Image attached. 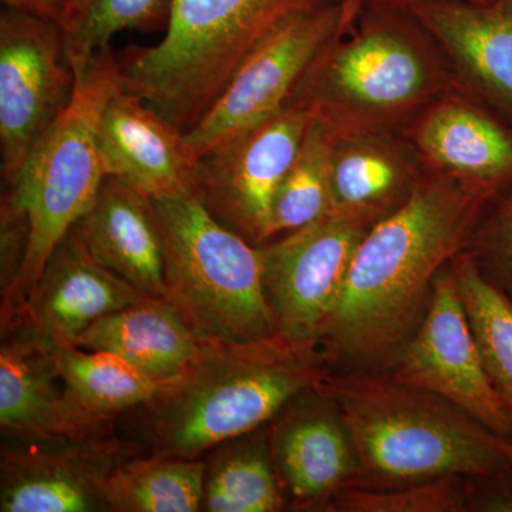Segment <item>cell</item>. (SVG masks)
<instances>
[{
    "label": "cell",
    "mask_w": 512,
    "mask_h": 512,
    "mask_svg": "<svg viewBox=\"0 0 512 512\" xmlns=\"http://www.w3.org/2000/svg\"><path fill=\"white\" fill-rule=\"evenodd\" d=\"M140 454L111 436L69 441L8 440L0 463V511H107L104 487L114 468Z\"/></svg>",
    "instance_id": "obj_13"
},
{
    "label": "cell",
    "mask_w": 512,
    "mask_h": 512,
    "mask_svg": "<svg viewBox=\"0 0 512 512\" xmlns=\"http://www.w3.org/2000/svg\"><path fill=\"white\" fill-rule=\"evenodd\" d=\"M99 148L107 177L153 201L198 197L201 158L187 133L120 84L101 113Z\"/></svg>",
    "instance_id": "obj_16"
},
{
    "label": "cell",
    "mask_w": 512,
    "mask_h": 512,
    "mask_svg": "<svg viewBox=\"0 0 512 512\" xmlns=\"http://www.w3.org/2000/svg\"><path fill=\"white\" fill-rule=\"evenodd\" d=\"M60 376L87 412L113 420L153 400L161 384L109 350H86L72 342L56 343Z\"/></svg>",
    "instance_id": "obj_25"
},
{
    "label": "cell",
    "mask_w": 512,
    "mask_h": 512,
    "mask_svg": "<svg viewBox=\"0 0 512 512\" xmlns=\"http://www.w3.org/2000/svg\"><path fill=\"white\" fill-rule=\"evenodd\" d=\"M76 74L59 23L13 9L0 13V171L18 181L37 141L72 101Z\"/></svg>",
    "instance_id": "obj_9"
},
{
    "label": "cell",
    "mask_w": 512,
    "mask_h": 512,
    "mask_svg": "<svg viewBox=\"0 0 512 512\" xmlns=\"http://www.w3.org/2000/svg\"><path fill=\"white\" fill-rule=\"evenodd\" d=\"M0 430L8 440H86L111 436L113 420L74 399L57 370L56 343L15 322L2 325Z\"/></svg>",
    "instance_id": "obj_14"
},
{
    "label": "cell",
    "mask_w": 512,
    "mask_h": 512,
    "mask_svg": "<svg viewBox=\"0 0 512 512\" xmlns=\"http://www.w3.org/2000/svg\"><path fill=\"white\" fill-rule=\"evenodd\" d=\"M120 84L119 59L107 47L77 77L69 106L37 141L15 185L6 188L28 214L30 238L18 279L2 296V320L22 313L53 249L92 207L107 177L97 140L100 117Z\"/></svg>",
    "instance_id": "obj_6"
},
{
    "label": "cell",
    "mask_w": 512,
    "mask_h": 512,
    "mask_svg": "<svg viewBox=\"0 0 512 512\" xmlns=\"http://www.w3.org/2000/svg\"><path fill=\"white\" fill-rule=\"evenodd\" d=\"M342 0H174L161 42L117 57L121 84L190 131L242 60L282 22Z\"/></svg>",
    "instance_id": "obj_5"
},
{
    "label": "cell",
    "mask_w": 512,
    "mask_h": 512,
    "mask_svg": "<svg viewBox=\"0 0 512 512\" xmlns=\"http://www.w3.org/2000/svg\"><path fill=\"white\" fill-rule=\"evenodd\" d=\"M143 298L93 258L74 225L47 259L25 309L2 325L20 322L50 342L73 343L97 320Z\"/></svg>",
    "instance_id": "obj_18"
},
{
    "label": "cell",
    "mask_w": 512,
    "mask_h": 512,
    "mask_svg": "<svg viewBox=\"0 0 512 512\" xmlns=\"http://www.w3.org/2000/svg\"><path fill=\"white\" fill-rule=\"evenodd\" d=\"M69 2H70V3H72V2H73V0H69Z\"/></svg>",
    "instance_id": "obj_36"
},
{
    "label": "cell",
    "mask_w": 512,
    "mask_h": 512,
    "mask_svg": "<svg viewBox=\"0 0 512 512\" xmlns=\"http://www.w3.org/2000/svg\"><path fill=\"white\" fill-rule=\"evenodd\" d=\"M467 511L512 512V467L467 477Z\"/></svg>",
    "instance_id": "obj_32"
},
{
    "label": "cell",
    "mask_w": 512,
    "mask_h": 512,
    "mask_svg": "<svg viewBox=\"0 0 512 512\" xmlns=\"http://www.w3.org/2000/svg\"><path fill=\"white\" fill-rule=\"evenodd\" d=\"M333 146L335 137L312 119L298 156L275 192L265 242L329 214Z\"/></svg>",
    "instance_id": "obj_27"
},
{
    "label": "cell",
    "mask_w": 512,
    "mask_h": 512,
    "mask_svg": "<svg viewBox=\"0 0 512 512\" xmlns=\"http://www.w3.org/2000/svg\"><path fill=\"white\" fill-rule=\"evenodd\" d=\"M30 224L28 214L8 191L2 194L0 210V285L2 296L15 285L26 252H28Z\"/></svg>",
    "instance_id": "obj_31"
},
{
    "label": "cell",
    "mask_w": 512,
    "mask_h": 512,
    "mask_svg": "<svg viewBox=\"0 0 512 512\" xmlns=\"http://www.w3.org/2000/svg\"><path fill=\"white\" fill-rule=\"evenodd\" d=\"M205 468L202 458H128L114 468L104 487L107 511H201Z\"/></svg>",
    "instance_id": "obj_24"
},
{
    "label": "cell",
    "mask_w": 512,
    "mask_h": 512,
    "mask_svg": "<svg viewBox=\"0 0 512 512\" xmlns=\"http://www.w3.org/2000/svg\"><path fill=\"white\" fill-rule=\"evenodd\" d=\"M433 2H446V0H359V10L360 16L365 15V13L380 12L409 13L410 10L417 8V6L427 5V3ZM456 2L484 5V3L491 2V0H456Z\"/></svg>",
    "instance_id": "obj_34"
},
{
    "label": "cell",
    "mask_w": 512,
    "mask_h": 512,
    "mask_svg": "<svg viewBox=\"0 0 512 512\" xmlns=\"http://www.w3.org/2000/svg\"><path fill=\"white\" fill-rule=\"evenodd\" d=\"M328 373L318 346L279 333L252 342H200L187 369L144 406L148 436L156 454L201 458L269 423Z\"/></svg>",
    "instance_id": "obj_3"
},
{
    "label": "cell",
    "mask_w": 512,
    "mask_h": 512,
    "mask_svg": "<svg viewBox=\"0 0 512 512\" xmlns=\"http://www.w3.org/2000/svg\"><path fill=\"white\" fill-rule=\"evenodd\" d=\"M271 446L293 510L328 511L342 491L359 484L360 461L348 423L316 386L271 420Z\"/></svg>",
    "instance_id": "obj_15"
},
{
    "label": "cell",
    "mask_w": 512,
    "mask_h": 512,
    "mask_svg": "<svg viewBox=\"0 0 512 512\" xmlns=\"http://www.w3.org/2000/svg\"><path fill=\"white\" fill-rule=\"evenodd\" d=\"M384 375L439 394L498 436L512 440L510 413L485 369L451 262L434 279L419 328Z\"/></svg>",
    "instance_id": "obj_11"
},
{
    "label": "cell",
    "mask_w": 512,
    "mask_h": 512,
    "mask_svg": "<svg viewBox=\"0 0 512 512\" xmlns=\"http://www.w3.org/2000/svg\"><path fill=\"white\" fill-rule=\"evenodd\" d=\"M342 10V33L346 35V33L352 32L359 22V0H342Z\"/></svg>",
    "instance_id": "obj_35"
},
{
    "label": "cell",
    "mask_w": 512,
    "mask_h": 512,
    "mask_svg": "<svg viewBox=\"0 0 512 512\" xmlns=\"http://www.w3.org/2000/svg\"><path fill=\"white\" fill-rule=\"evenodd\" d=\"M164 248L165 296L200 342L276 335L259 247L211 214L198 197L153 201Z\"/></svg>",
    "instance_id": "obj_7"
},
{
    "label": "cell",
    "mask_w": 512,
    "mask_h": 512,
    "mask_svg": "<svg viewBox=\"0 0 512 512\" xmlns=\"http://www.w3.org/2000/svg\"><path fill=\"white\" fill-rule=\"evenodd\" d=\"M487 202L427 173L367 231L318 349L333 373H386L429 308L434 279L471 239Z\"/></svg>",
    "instance_id": "obj_1"
},
{
    "label": "cell",
    "mask_w": 512,
    "mask_h": 512,
    "mask_svg": "<svg viewBox=\"0 0 512 512\" xmlns=\"http://www.w3.org/2000/svg\"><path fill=\"white\" fill-rule=\"evenodd\" d=\"M174 0H73L62 25L64 50L80 76L94 55L123 30L167 29Z\"/></svg>",
    "instance_id": "obj_28"
},
{
    "label": "cell",
    "mask_w": 512,
    "mask_h": 512,
    "mask_svg": "<svg viewBox=\"0 0 512 512\" xmlns=\"http://www.w3.org/2000/svg\"><path fill=\"white\" fill-rule=\"evenodd\" d=\"M382 218L330 211L320 220L259 245L262 285L276 333L318 346L350 264L367 231Z\"/></svg>",
    "instance_id": "obj_8"
},
{
    "label": "cell",
    "mask_w": 512,
    "mask_h": 512,
    "mask_svg": "<svg viewBox=\"0 0 512 512\" xmlns=\"http://www.w3.org/2000/svg\"><path fill=\"white\" fill-rule=\"evenodd\" d=\"M420 157L484 202L512 187V123L460 97L431 103L414 128Z\"/></svg>",
    "instance_id": "obj_17"
},
{
    "label": "cell",
    "mask_w": 512,
    "mask_h": 512,
    "mask_svg": "<svg viewBox=\"0 0 512 512\" xmlns=\"http://www.w3.org/2000/svg\"><path fill=\"white\" fill-rule=\"evenodd\" d=\"M73 345L116 353L161 386L180 376L200 350V340L165 298H143L104 316Z\"/></svg>",
    "instance_id": "obj_21"
},
{
    "label": "cell",
    "mask_w": 512,
    "mask_h": 512,
    "mask_svg": "<svg viewBox=\"0 0 512 512\" xmlns=\"http://www.w3.org/2000/svg\"><path fill=\"white\" fill-rule=\"evenodd\" d=\"M485 369L512 419V301L481 271L468 249L451 261Z\"/></svg>",
    "instance_id": "obj_26"
},
{
    "label": "cell",
    "mask_w": 512,
    "mask_h": 512,
    "mask_svg": "<svg viewBox=\"0 0 512 512\" xmlns=\"http://www.w3.org/2000/svg\"><path fill=\"white\" fill-rule=\"evenodd\" d=\"M328 511L467 512V477L448 476L387 490L350 487Z\"/></svg>",
    "instance_id": "obj_29"
},
{
    "label": "cell",
    "mask_w": 512,
    "mask_h": 512,
    "mask_svg": "<svg viewBox=\"0 0 512 512\" xmlns=\"http://www.w3.org/2000/svg\"><path fill=\"white\" fill-rule=\"evenodd\" d=\"M419 177L402 148L384 133L335 138L330 211L384 218L409 197Z\"/></svg>",
    "instance_id": "obj_22"
},
{
    "label": "cell",
    "mask_w": 512,
    "mask_h": 512,
    "mask_svg": "<svg viewBox=\"0 0 512 512\" xmlns=\"http://www.w3.org/2000/svg\"><path fill=\"white\" fill-rule=\"evenodd\" d=\"M312 117L286 104L264 124L201 158L198 198L251 244H264L275 192L298 156Z\"/></svg>",
    "instance_id": "obj_12"
},
{
    "label": "cell",
    "mask_w": 512,
    "mask_h": 512,
    "mask_svg": "<svg viewBox=\"0 0 512 512\" xmlns=\"http://www.w3.org/2000/svg\"><path fill=\"white\" fill-rule=\"evenodd\" d=\"M468 251L481 271L512 301V187L504 192L487 218L478 222Z\"/></svg>",
    "instance_id": "obj_30"
},
{
    "label": "cell",
    "mask_w": 512,
    "mask_h": 512,
    "mask_svg": "<svg viewBox=\"0 0 512 512\" xmlns=\"http://www.w3.org/2000/svg\"><path fill=\"white\" fill-rule=\"evenodd\" d=\"M201 511L276 512L286 497L271 446V421L212 448Z\"/></svg>",
    "instance_id": "obj_23"
},
{
    "label": "cell",
    "mask_w": 512,
    "mask_h": 512,
    "mask_svg": "<svg viewBox=\"0 0 512 512\" xmlns=\"http://www.w3.org/2000/svg\"><path fill=\"white\" fill-rule=\"evenodd\" d=\"M437 47L410 13H365L352 32L320 47L286 104L336 140L382 134L440 99L447 70Z\"/></svg>",
    "instance_id": "obj_4"
},
{
    "label": "cell",
    "mask_w": 512,
    "mask_h": 512,
    "mask_svg": "<svg viewBox=\"0 0 512 512\" xmlns=\"http://www.w3.org/2000/svg\"><path fill=\"white\" fill-rule=\"evenodd\" d=\"M316 387L348 423L360 461L359 488L387 490L512 467V440L439 394L367 372H329Z\"/></svg>",
    "instance_id": "obj_2"
},
{
    "label": "cell",
    "mask_w": 512,
    "mask_h": 512,
    "mask_svg": "<svg viewBox=\"0 0 512 512\" xmlns=\"http://www.w3.org/2000/svg\"><path fill=\"white\" fill-rule=\"evenodd\" d=\"M76 227L97 262L144 296L164 298L163 238L151 198L106 177Z\"/></svg>",
    "instance_id": "obj_20"
},
{
    "label": "cell",
    "mask_w": 512,
    "mask_h": 512,
    "mask_svg": "<svg viewBox=\"0 0 512 512\" xmlns=\"http://www.w3.org/2000/svg\"><path fill=\"white\" fill-rule=\"evenodd\" d=\"M8 9L18 10L26 15L50 20L63 25L69 12V0H2Z\"/></svg>",
    "instance_id": "obj_33"
},
{
    "label": "cell",
    "mask_w": 512,
    "mask_h": 512,
    "mask_svg": "<svg viewBox=\"0 0 512 512\" xmlns=\"http://www.w3.org/2000/svg\"><path fill=\"white\" fill-rule=\"evenodd\" d=\"M409 13L467 89L512 123V0L484 5L446 0Z\"/></svg>",
    "instance_id": "obj_19"
},
{
    "label": "cell",
    "mask_w": 512,
    "mask_h": 512,
    "mask_svg": "<svg viewBox=\"0 0 512 512\" xmlns=\"http://www.w3.org/2000/svg\"><path fill=\"white\" fill-rule=\"evenodd\" d=\"M342 2L282 22L237 67L220 96L190 131L200 158L276 116L313 56L342 35Z\"/></svg>",
    "instance_id": "obj_10"
}]
</instances>
